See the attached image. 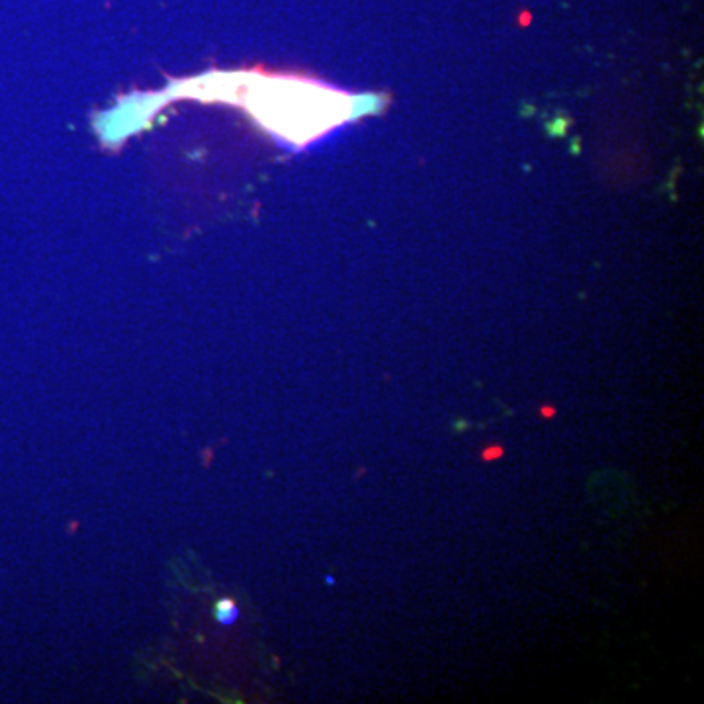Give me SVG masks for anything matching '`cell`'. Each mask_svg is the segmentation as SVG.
Wrapping results in <instances>:
<instances>
[{"label":"cell","instance_id":"obj_4","mask_svg":"<svg viewBox=\"0 0 704 704\" xmlns=\"http://www.w3.org/2000/svg\"><path fill=\"white\" fill-rule=\"evenodd\" d=\"M335 581H337V579H335L333 576L325 577V583H327V585H335Z\"/></svg>","mask_w":704,"mask_h":704},{"label":"cell","instance_id":"obj_3","mask_svg":"<svg viewBox=\"0 0 704 704\" xmlns=\"http://www.w3.org/2000/svg\"><path fill=\"white\" fill-rule=\"evenodd\" d=\"M538 415H540V419L550 421V419H554V417L557 415V409H555L554 405H548V403H544V405L538 407Z\"/></svg>","mask_w":704,"mask_h":704},{"label":"cell","instance_id":"obj_1","mask_svg":"<svg viewBox=\"0 0 704 704\" xmlns=\"http://www.w3.org/2000/svg\"><path fill=\"white\" fill-rule=\"evenodd\" d=\"M239 613L241 611H239V606L235 605L233 599H221V601H218V605H216L214 616H216V620L221 626H231L237 622Z\"/></svg>","mask_w":704,"mask_h":704},{"label":"cell","instance_id":"obj_2","mask_svg":"<svg viewBox=\"0 0 704 704\" xmlns=\"http://www.w3.org/2000/svg\"><path fill=\"white\" fill-rule=\"evenodd\" d=\"M481 460L484 462H497V460H501V458L505 456V448L501 447V444H487L484 450H481Z\"/></svg>","mask_w":704,"mask_h":704}]
</instances>
